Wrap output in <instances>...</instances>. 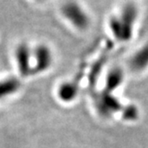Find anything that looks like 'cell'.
I'll return each instance as SVG.
<instances>
[{
    "label": "cell",
    "instance_id": "1",
    "mask_svg": "<svg viewBox=\"0 0 148 148\" xmlns=\"http://www.w3.org/2000/svg\"><path fill=\"white\" fill-rule=\"evenodd\" d=\"M140 15V10L134 1L123 3L115 13L112 14L107 21L110 33L117 42H130L134 35Z\"/></svg>",
    "mask_w": 148,
    "mask_h": 148
},
{
    "label": "cell",
    "instance_id": "2",
    "mask_svg": "<svg viewBox=\"0 0 148 148\" xmlns=\"http://www.w3.org/2000/svg\"><path fill=\"white\" fill-rule=\"evenodd\" d=\"M60 15L74 30L85 32L92 25V17L79 0H65L60 6Z\"/></svg>",
    "mask_w": 148,
    "mask_h": 148
},
{
    "label": "cell",
    "instance_id": "5",
    "mask_svg": "<svg viewBox=\"0 0 148 148\" xmlns=\"http://www.w3.org/2000/svg\"><path fill=\"white\" fill-rule=\"evenodd\" d=\"M80 93V86L76 79H67L59 83L56 95L57 99L63 104H71L75 102Z\"/></svg>",
    "mask_w": 148,
    "mask_h": 148
},
{
    "label": "cell",
    "instance_id": "7",
    "mask_svg": "<svg viewBox=\"0 0 148 148\" xmlns=\"http://www.w3.org/2000/svg\"><path fill=\"white\" fill-rule=\"evenodd\" d=\"M17 60L23 71L28 72L30 69V62H32V48L27 44L20 45L17 49Z\"/></svg>",
    "mask_w": 148,
    "mask_h": 148
},
{
    "label": "cell",
    "instance_id": "4",
    "mask_svg": "<svg viewBox=\"0 0 148 148\" xmlns=\"http://www.w3.org/2000/svg\"><path fill=\"white\" fill-rule=\"evenodd\" d=\"M32 69L36 72H44L49 70L55 62L52 48L47 44H38L32 48Z\"/></svg>",
    "mask_w": 148,
    "mask_h": 148
},
{
    "label": "cell",
    "instance_id": "8",
    "mask_svg": "<svg viewBox=\"0 0 148 148\" xmlns=\"http://www.w3.org/2000/svg\"><path fill=\"white\" fill-rule=\"evenodd\" d=\"M33 1L38 2V3H44V2L47 1V0H33Z\"/></svg>",
    "mask_w": 148,
    "mask_h": 148
},
{
    "label": "cell",
    "instance_id": "6",
    "mask_svg": "<svg viewBox=\"0 0 148 148\" xmlns=\"http://www.w3.org/2000/svg\"><path fill=\"white\" fill-rule=\"evenodd\" d=\"M125 71L121 67H113L107 72L105 78V88L112 92L118 89L124 81Z\"/></svg>",
    "mask_w": 148,
    "mask_h": 148
},
{
    "label": "cell",
    "instance_id": "3",
    "mask_svg": "<svg viewBox=\"0 0 148 148\" xmlns=\"http://www.w3.org/2000/svg\"><path fill=\"white\" fill-rule=\"evenodd\" d=\"M127 70L133 75H142L148 71V41L136 48L129 56Z\"/></svg>",
    "mask_w": 148,
    "mask_h": 148
}]
</instances>
